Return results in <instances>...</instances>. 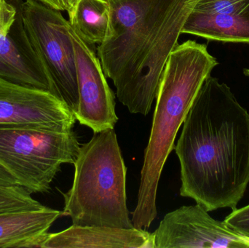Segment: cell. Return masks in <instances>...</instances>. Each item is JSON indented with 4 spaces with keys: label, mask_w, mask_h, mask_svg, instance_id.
I'll list each match as a JSON object with an SVG mask.
<instances>
[{
    "label": "cell",
    "mask_w": 249,
    "mask_h": 248,
    "mask_svg": "<svg viewBox=\"0 0 249 248\" xmlns=\"http://www.w3.org/2000/svg\"><path fill=\"white\" fill-rule=\"evenodd\" d=\"M218 65L207 46L187 40L177 45L164 67L156 106L141 171L137 204L132 213L133 227L146 230L158 214L157 194L164 165L174 149L180 127L202 84Z\"/></svg>",
    "instance_id": "3957f363"
},
{
    "label": "cell",
    "mask_w": 249,
    "mask_h": 248,
    "mask_svg": "<svg viewBox=\"0 0 249 248\" xmlns=\"http://www.w3.org/2000/svg\"><path fill=\"white\" fill-rule=\"evenodd\" d=\"M67 13L73 30L86 44L91 46L105 42L110 24L107 0H77Z\"/></svg>",
    "instance_id": "4fadbf2b"
},
{
    "label": "cell",
    "mask_w": 249,
    "mask_h": 248,
    "mask_svg": "<svg viewBox=\"0 0 249 248\" xmlns=\"http://www.w3.org/2000/svg\"><path fill=\"white\" fill-rule=\"evenodd\" d=\"M155 248H249V238L196 203L168 213L152 233Z\"/></svg>",
    "instance_id": "52a82bcc"
},
{
    "label": "cell",
    "mask_w": 249,
    "mask_h": 248,
    "mask_svg": "<svg viewBox=\"0 0 249 248\" xmlns=\"http://www.w3.org/2000/svg\"><path fill=\"white\" fill-rule=\"evenodd\" d=\"M63 212L45 207L0 214V248H41Z\"/></svg>",
    "instance_id": "8fae6325"
},
{
    "label": "cell",
    "mask_w": 249,
    "mask_h": 248,
    "mask_svg": "<svg viewBox=\"0 0 249 248\" xmlns=\"http://www.w3.org/2000/svg\"><path fill=\"white\" fill-rule=\"evenodd\" d=\"M174 147L180 195L209 212L237 209L249 184V113L229 86L209 76Z\"/></svg>",
    "instance_id": "6da1fadb"
},
{
    "label": "cell",
    "mask_w": 249,
    "mask_h": 248,
    "mask_svg": "<svg viewBox=\"0 0 249 248\" xmlns=\"http://www.w3.org/2000/svg\"><path fill=\"white\" fill-rule=\"evenodd\" d=\"M224 221L234 231L249 238V205L232 211Z\"/></svg>",
    "instance_id": "e0dca14e"
},
{
    "label": "cell",
    "mask_w": 249,
    "mask_h": 248,
    "mask_svg": "<svg viewBox=\"0 0 249 248\" xmlns=\"http://www.w3.org/2000/svg\"><path fill=\"white\" fill-rule=\"evenodd\" d=\"M18 10L7 0H0V34L10 33L17 19Z\"/></svg>",
    "instance_id": "ac0fdd59"
},
{
    "label": "cell",
    "mask_w": 249,
    "mask_h": 248,
    "mask_svg": "<svg viewBox=\"0 0 249 248\" xmlns=\"http://www.w3.org/2000/svg\"><path fill=\"white\" fill-rule=\"evenodd\" d=\"M62 1L65 7V11L68 12L74 7L77 0H62Z\"/></svg>",
    "instance_id": "44dd1931"
},
{
    "label": "cell",
    "mask_w": 249,
    "mask_h": 248,
    "mask_svg": "<svg viewBox=\"0 0 249 248\" xmlns=\"http://www.w3.org/2000/svg\"><path fill=\"white\" fill-rule=\"evenodd\" d=\"M76 120L71 109L51 92L0 77V125H33L68 132Z\"/></svg>",
    "instance_id": "ba28073f"
},
{
    "label": "cell",
    "mask_w": 249,
    "mask_h": 248,
    "mask_svg": "<svg viewBox=\"0 0 249 248\" xmlns=\"http://www.w3.org/2000/svg\"><path fill=\"white\" fill-rule=\"evenodd\" d=\"M249 7V0H199L193 10L207 14H234Z\"/></svg>",
    "instance_id": "2e32d148"
},
{
    "label": "cell",
    "mask_w": 249,
    "mask_h": 248,
    "mask_svg": "<svg viewBox=\"0 0 249 248\" xmlns=\"http://www.w3.org/2000/svg\"><path fill=\"white\" fill-rule=\"evenodd\" d=\"M23 53L50 92L73 113L78 107L77 64L71 25L61 11L36 0H24L18 11Z\"/></svg>",
    "instance_id": "5b68a950"
},
{
    "label": "cell",
    "mask_w": 249,
    "mask_h": 248,
    "mask_svg": "<svg viewBox=\"0 0 249 248\" xmlns=\"http://www.w3.org/2000/svg\"><path fill=\"white\" fill-rule=\"evenodd\" d=\"M74 165L63 215L72 225L133 228L127 208V167L115 130L94 133L80 147Z\"/></svg>",
    "instance_id": "277c9868"
},
{
    "label": "cell",
    "mask_w": 249,
    "mask_h": 248,
    "mask_svg": "<svg viewBox=\"0 0 249 248\" xmlns=\"http://www.w3.org/2000/svg\"><path fill=\"white\" fill-rule=\"evenodd\" d=\"M31 197L23 186L0 187V214L18 211H36L45 208Z\"/></svg>",
    "instance_id": "9a60e30c"
},
{
    "label": "cell",
    "mask_w": 249,
    "mask_h": 248,
    "mask_svg": "<svg viewBox=\"0 0 249 248\" xmlns=\"http://www.w3.org/2000/svg\"><path fill=\"white\" fill-rule=\"evenodd\" d=\"M198 1L107 0L110 24L97 55L130 113L150 112L167 60Z\"/></svg>",
    "instance_id": "7a4b0ae2"
},
{
    "label": "cell",
    "mask_w": 249,
    "mask_h": 248,
    "mask_svg": "<svg viewBox=\"0 0 249 248\" xmlns=\"http://www.w3.org/2000/svg\"><path fill=\"white\" fill-rule=\"evenodd\" d=\"M155 248L152 233L146 230L103 226L72 225L48 233L42 248Z\"/></svg>",
    "instance_id": "30bf717a"
},
{
    "label": "cell",
    "mask_w": 249,
    "mask_h": 248,
    "mask_svg": "<svg viewBox=\"0 0 249 248\" xmlns=\"http://www.w3.org/2000/svg\"><path fill=\"white\" fill-rule=\"evenodd\" d=\"M17 181L14 177L0 165V187L16 186Z\"/></svg>",
    "instance_id": "d6986e66"
},
{
    "label": "cell",
    "mask_w": 249,
    "mask_h": 248,
    "mask_svg": "<svg viewBox=\"0 0 249 248\" xmlns=\"http://www.w3.org/2000/svg\"><path fill=\"white\" fill-rule=\"evenodd\" d=\"M181 33L209 40L249 43V7L234 14H207L193 10Z\"/></svg>",
    "instance_id": "7c38bea8"
},
{
    "label": "cell",
    "mask_w": 249,
    "mask_h": 248,
    "mask_svg": "<svg viewBox=\"0 0 249 248\" xmlns=\"http://www.w3.org/2000/svg\"><path fill=\"white\" fill-rule=\"evenodd\" d=\"M0 77L20 85L50 92L45 80L20 52L10 33L0 34Z\"/></svg>",
    "instance_id": "5bb4252c"
},
{
    "label": "cell",
    "mask_w": 249,
    "mask_h": 248,
    "mask_svg": "<svg viewBox=\"0 0 249 248\" xmlns=\"http://www.w3.org/2000/svg\"><path fill=\"white\" fill-rule=\"evenodd\" d=\"M36 1L51 7V8L59 10V11H64L65 10V7H64L62 0H36Z\"/></svg>",
    "instance_id": "ffe728a7"
},
{
    "label": "cell",
    "mask_w": 249,
    "mask_h": 248,
    "mask_svg": "<svg viewBox=\"0 0 249 248\" xmlns=\"http://www.w3.org/2000/svg\"><path fill=\"white\" fill-rule=\"evenodd\" d=\"M80 147L73 131L0 125V165L31 194L48 192L61 165L74 164Z\"/></svg>",
    "instance_id": "8992f818"
},
{
    "label": "cell",
    "mask_w": 249,
    "mask_h": 248,
    "mask_svg": "<svg viewBox=\"0 0 249 248\" xmlns=\"http://www.w3.org/2000/svg\"><path fill=\"white\" fill-rule=\"evenodd\" d=\"M244 73L245 74L246 76L249 77V68H245V69L244 70Z\"/></svg>",
    "instance_id": "7402d4cb"
},
{
    "label": "cell",
    "mask_w": 249,
    "mask_h": 248,
    "mask_svg": "<svg viewBox=\"0 0 249 248\" xmlns=\"http://www.w3.org/2000/svg\"><path fill=\"white\" fill-rule=\"evenodd\" d=\"M77 64L79 102L76 119L94 133L114 129L118 121L115 94L109 87L99 57L71 28Z\"/></svg>",
    "instance_id": "9c48e42d"
}]
</instances>
